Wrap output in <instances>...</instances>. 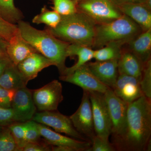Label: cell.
I'll return each mask as SVG.
<instances>
[{
  "mask_svg": "<svg viewBox=\"0 0 151 151\" xmlns=\"http://www.w3.org/2000/svg\"><path fill=\"white\" fill-rule=\"evenodd\" d=\"M151 100L143 95L128 104L124 132L111 143L117 151H151Z\"/></svg>",
  "mask_w": 151,
  "mask_h": 151,
  "instance_id": "cell-1",
  "label": "cell"
},
{
  "mask_svg": "<svg viewBox=\"0 0 151 151\" xmlns=\"http://www.w3.org/2000/svg\"><path fill=\"white\" fill-rule=\"evenodd\" d=\"M17 24L24 39L38 52L54 63L61 75L66 67L67 50L70 44L55 37L46 29H37L22 20Z\"/></svg>",
  "mask_w": 151,
  "mask_h": 151,
  "instance_id": "cell-2",
  "label": "cell"
},
{
  "mask_svg": "<svg viewBox=\"0 0 151 151\" xmlns=\"http://www.w3.org/2000/svg\"><path fill=\"white\" fill-rule=\"evenodd\" d=\"M96 24L86 15L76 12L69 15L61 16L60 22L56 27H46L45 29L65 42L92 48Z\"/></svg>",
  "mask_w": 151,
  "mask_h": 151,
  "instance_id": "cell-3",
  "label": "cell"
},
{
  "mask_svg": "<svg viewBox=\"0 0 151 151\" xmlns=\"http://www.w3.org/2000/svg\"><path fill=\"white\" fill-rule=\"evenodd\" d=\"M143 32L136 23L125 15L110 22L96 24L92 48H102L112 42L126 44Z\"/></svg>",
  "mask_w": 151,
  "mask_h": 151,
  "instance_id": "cell-4",
  "label": "cell"
},
{
  "mask_svg": "<svg viewBox=\"0 0 151 151\" xmlns=\"http://www.w3.org/2000/svg\"><path fill=\"white\" fill-rule=\"evenodd\" d=\"M77 12L84 14L97 24L110 22L123 15L111 0H78Z\"/></svg>",
  "mask_w": 151,
  "mask_h": 151,
  "instance_id": "cell-5",
  "label": "cell"
},
{
  "mask_svg": "<svg viewBox=\"0 0 151 151\" xmlns=\"http://www.w3.org/2000/svg\"><path fill=\"white\" fill-rule=\"evenodd\" d=\"M95 134L105 140H109L112 123L104 93L89 91Z\"/></svg>",
  "mask_w": 151,
  "mask_h": 151,
  "instance_id": "cell-6",
  "label": "cell"
},
{
  "mask_svg": "<svg viewBox=\"0 0 151 151\" xmlns=\"http://www.w3.org/2000/svg\"><path fill=\"white\" fill-rule=\"evenodd\" d=\"M32 120L39 124L52 127L57 132L64 133L79 140L90 142L76 131L69 117L57 111L36 113Z\"/></svg>",
  "mask_w": 151,
  "mask_h": 151,
  "instance_id": "cell-7",
  "label": "cell"
},
{
  "mask_svg": "<svg viewBox=\"0 0 151 151\" xmlns=\"http://www.w3.org/2000/svg\"><path fill=\"white\" fill-rule=\"evenodd\" d=\"M32 94L36 107L40 111H57L63 100L62 84L57 80L32 90Z\"/></svg>",
  "mask_w": 151,
  "mask_h": 151,
  "instance_id": "cell-8",
  "label": "cell"
},
{
  "mask_svg": "<svg viewBox=\"0 0 151 151\" xmlns=\"http://www.w3.org/2000/svg\"><path fill=\"white\" fill-rule=\"evenodd\" d=\"M69 118L76 131L91 142L96 134L88 91L83 90L81 104L77 111Z\"/></svg>",
  "mask_w": 151,
  "mask_h": 151,
  "instance_id": "cell-9",
  "label": "cell"
},
{
  "mask_svg": "<svg viewBox=\"0 0 151 151\" xmlns=\"http://www.w3.org/2000/svg\"><path fill=\"white\" fill-rule=\"evenodd\" d=\"M111 123V138L116 137L124 132L127 122L128 104L116 96L111 88L104 93Z\"/></svg>",
  "mask_w": 151,
  "mask_h": 151,
  "instance_id": "cell-10",
  "label": "cell"
},
{
  "mask_svg": "<svg viewBox=\"0 0 151 151\" xmlns=\"http://www.w3.org/2000/svg\"><path fill=\"white\" fill-rule=\"evenodd\" d=\"M59 78L61 81L75 84L88 92L94 91L105 93L110 88L97 78L86 64L70 74L60 76Z\"/></svg>",
  "mask_w": 151,
  "mask_h": 151,
  "instance_id": "cell-11",
  "label": "cell"
},
{
  "mask_svg": "<svg viewBox=\"0 0 151 151\" xmlns=\"http://www.w3.org/2000/svg\"><path fill=\"white\" fill-rule=\"evenodd\" d=\"M11 108L17 122H25L31 120L37 110L33 100L32 90L26 87L17 90Z\"/></svg>",
  "mask_w": 151,
  "mask_h": 151,
  "instance_id": "cell-12",
  "label": "cell"
},
{
  "mask_svg": "<svg viewBox=\"0 0 151 151\" xmlns=\"http://www.w3.org/2000/svg\"><path fill=\"white\" fill-rule=\"evenodd\" d=\"M140 80L124 74H119L112 90L116 96L128 103H132L143 96Z\"/></svg>",
  "mask_w": 151,
  "mask_h": 151,
  "instance_id": "cell-13",
  "label": "cell"
},
{
  "mask_svg": "<svg viewBox=\"0 0 151 151\" xmlns=\"http://www.w3.org/2000/svg\"><path fill=\"white\" fill-rule=\"evenodd\" d=\"M37 124L41 137H42L45 142L50 145L68 146L74 148L77 151H89L91 146V142L79 140L63 136L43 124Z\"/></svg>",
  "mask_w": 151,
  "mask_h": 151,
  "instance_id": "cell-14",
  "label": "cell"
},
{
  "mask_svg": "<svg viewBox=\"0 0 151 151\" xmlns=\"http://www.w3.org/2000/svg\"><path fill=\"white\" fill-rule=\"evenodd\" d=\"M55 65L54 63L38 52H33L17 65L26 83L35 78L44 68Z\"/></svg>",
  "mask_w": 151,
  "mask_h": 151,
  "instance_id": "cell-15",
  "label": "cell"
},
{
  "mask_svg": "<svg viewBox=\"0 0 151 151\" xmlns=\"http://www.w3.org/2000/svg\"><path fill=\"white\" fill-rule=\"evenodd\" d=\"M119 60L106 61L88 62L86 63L91 72L106 86L113 88L119 76L118 63Z\"/></svg>",
  "mask_w": 151,
  "mask_h": 151,
  "instance_id": "cell-16",
  "label": "cell"
},
{
  "mask_svg": "<svg viewBox=\"0 0 151 151\" xmlns=\"http://www.w3.org/2000/svg\"><path fill=\"white\" fill-rule=\"evenodd\" d=\"M123 46L127 47V48L123 47L134 55L145 65L151 60V28L143 32Z\"/></svg>",
  "mask_w": 151,
  "mask_h": 151,
  "instance_id": "cell-17",
  "label": "cell"
},
{
  "mask_svg": "<svg viewBox=\"0 0 151 151\" xmlns=\"http://www.w3.org/2000/svg\"><path fill=\"white\" fill-rule=\"evenodd\" d=\"M123 14L132 19L143 32L151 28V10L142 4H126L117 6Z\"/></svg>",
  "mask_w": 151,
  "mask_h": 151,
  "instance_id": "cell-18",
  "label": "cell"
},
{
  "mask_svg": "<svg viewBox=\"0 0 151 151\" xmlns=\"http://www.w3.org/2000/svg\"><path fill=\"white\" fill-rule=\"evenodd\" d=\"M37 52L22 37L19 30L11 39L7 47V52L12 63L17 65L33 52Z\"/></svg>",
  "mask_w": 151,
  "mask_h": 151,
  "instance_id": "cell-19",
  "label": "cell"
},
{
  "mask_svg": "<svg viewBox=\"0 0 151 151\" xmlns=\"http://www.w3.org/2000/svg\"><path fill=\"white\" fill-rule=\"evenodd\" d=\"M144 66L134 55L122 47V55L118 60L119 74H126L140 80Z\"/></svg>",
  "mask_w": 151,
  "mask_h": 151,
  "instance_id": "cell-20",
  "label": "cell"
},
{
  "mask_svg": "<svg viewBox=\"0 0 151 151\" xmlns=\"http://www.w3.org/2000/svg\"><path fill=\"white\" fill-rule=\"evenodd\" d=\"M94 50L89 47L70 44L68 47L67 55L68 57L76 56L78 58L77 62L73 66L66 67L60 76L70 74L78 68L85 65L94 58Z\"/></svg>",
  "mask_w": 151,
  "mask_h": 151,
  "instance_id": "cell-21",
  "label": "cell"
},
{
  "mask_svg": "<svg viewBox=\"0 0 151 151\" xmlns=\"http://www.w3.org/2000/svg\"><path fill=\"white\" fill-rule=\"evenodd\" d=\"M27 84L17 67L12 63L0 76V86L5 89L17 90L26 87Z\"/></svg>",
  "mask_w": 151,
  "mask_h": 151,
  "instance_id": "cell-22",
  "label": "cell"
},
{
  "mask_svg": "<svg viewBox=\"0 0 151 151\" xmlns=\"http://www.w3.org/2000/svg\"><path fill=\"white\" fill-rule=\"evenodd\" d=\"M123 45L122 43L112 42L102 48L94 50L93 58L97 61L119 60L122 55Z\"/></svg>",
  "mask_w": 151,
  "mask_h": 151,
  "instance_id": "cell-23",
  "label": "cell"
},
{
  "mask_svg": "<svg viewBox=\"0 0 151 151\" xmlns=\"http://www.w3.org/2000/svg\"><path fill=\"white\" fill-rule=\"evenodd\" d=\"M14 0H0V15L6 21L16 24L24 16L21 11L15 6Z\"/></svg>",
  "mask_w": 151,
  "mask_h": 151,
  "instance_id": "cell-24",
  "label": "cell"
},
{
  "mask_svg": "<svg viewBox=\"0 0 151 151\" xmlns=\"http://www.w3.org/2000/svg\"><path fill=\"white\" fill-rule=\"evenodd\" d=\"M61 16L54 10H50L44 6L41 9L40 13L35 16L32 19L33 23L40 24H43L46 27L55 28L59 23Z\"/></svg>",
  "mask_w": 151,
  "mask_h": 151,
  "instance_id": "cell-25",
  "label": "cell"
},
{
  "mask_svg": "<svg viewBox=\"0 0 151 151\" xmlns=\"http://www.w3.org/2000/svg\"><path fill=\"white\" fill-rule=\"evenodd\" d=\"M26 126V122H15L8 127L16 143L19 151H22L27 144L25 137Z\"/></svg>",
  "mask_w": 151,
  "mask_h": 151,
  "instance_id": "cell-26",
  "label": "cell"
},
{
  "mask_svg": "<svg viewBox=\"0 0 151 151\" xmlns=\"http://www.w3.org/2000/svg\"><path fill=\"white\" fill-rule=\"evenodd\" d=\"M53 6L51 8L61 16H67L77 12L76 2L74 0H49Z\"/></svg>",
  "mask_w": 151,
  "mask_h": 151,
  "instance_id": "cell-27",
  "label": "cell"
},
{
  "mask_svg": "<svg viewBox=\"0 0 151 151\" xmlns=\"http://www.w3.org/2000/svg\"><path fill=\"white\" fill-rule=\"evenodd\" d=\"M139 84L143 95L151 100V60L144 65Z\"/></svg>",
  "mask_w": 151,
  "mask_h": 151,
  "instance_id": "cell-28",
  "label": "cell"
},
{
  "mask_svg": "<svg viewBox=\"0 0 151 151\" xmlns=\"http://www.w3.org/2000/svg\"><path fill=\"white\" fill-rule=\"evenodd\" d=\"M17 151V146L8 127L0 131V151Z\"/></svg>",
  "mask_w": 151,
  "mask_h": 151,
  "instance_id": "cell-29",
  "label": "cell"
},
{
  "mask_svg": "<svg viewBox=\"0 0 151 151\" xmlns=\"http://www.w3.org/2000/svg\"><path fill=\"white\" fill-rule=\"evenodd\" d=\"M18 31L17 24L9 22L0 15V38L9 42Z\"/></svg>",
  "mask_w": 151,
  "mask_h": 151,
  "instance_id": "cell-30",
  "label": "cell"
},
{
  "mask_svg": "<svg viewBox=\"0 0 151 151\" xmlns=\"http://www.w3.org/2000/svg\"><path fill=\"white\" fill-rule=\"evenodd\" d=\"M25 137L27 142H40L41 135L38 127L37 123L35 121L26 122Z\"/></svg>",
  "mask_w": 151,
  "mask_h": 151,
  "instance_id": "cell-31",
  "label": "cell"
},
{
  "mask_svg": "<svg viewBox=\"0 0 151 151\" xmlns=\"http://www.w3.org/2000/svg\"><path fill=\"white\" fill-rule=\"evenodd\" d=\"M109 140H105L95 135L91 142L89 151H116Z\"/></svg>",
  "mask_w": 151,
  "mask_h": 151,
  "instance_id": "cell-32",
  "label": "cell"
},
{
  "mask_svg": "<svg viewBox=\"0 0 151 151\" xmlns=\"http://www.w3.org/2000/svg\"><path fill=\"white\" fill-rule=\"evenodd\" d=\"M17 122L12 108L0 107V126H8Z\"/></svg>",
  "mask_w": 151,
  "mask_h": 151,
  "instance_id": "cell-33",
  "label": "cell"
},
{
  "mask_svg": "<svg viewBox=\"0 0 151 151\" xmlns=\"http://www.w3.org/2000/svg\"><path fill=\"white\" fill-rule=\"evenodd\" d=\"M16 90L5 89L0 86V107L10 108Z\"/></svg>",
  "mask_w": 151,
  "mask_h": 151,
  "instance_id": "cell-34",
  "label": "cell"
},
{
  "mask_svg": "<svg viewBox=\"0 0 151 151\" xmlns=\"http://www.w3.org/2000/svg\"><path fill=\"white\" fill-rule=\"evenodd\" d=\"M49 145H50L46 143H27L23 149L22 151H51V147H50Z\"/></svg>",
  "mask_w": 151,
  "mask_h": 151,
  "instance_id": "cell-35",
  "label": "cell"
},
{
  "mask_svg": "<svg viewBox=\"0 0 151 151\" xmlns=\"http://www.w3.org/2000/svg\"><path fill=\"white\" fill-rule=\"evenodd\" d=\"M8 42L0 38V59L10 60L7 52V47Z\"/></svg>",
  "mask_w": 151,
  "mask_h": 151,
  "instance_id": "cell-36",
  "label": "cell"
},
{
  "mask_svg": "<svg viewBox=\"0 0 151 151\" xmlns=\"http://www.w3.org/2000/svg\"><path fill=\"white\" fill-rule=\"evenodd\" d=\"M112 2L116 6L126 4H143L146 0H111Z\"/></svg>",
  "mask_w": 151,
  "mask_h": 151,
  "instance_id": "cell-37",
  "label": "cell"
},
{
  "mask_svg": "<svg viewBox=\"0 0 151 151\" xmlns=\"http://www.w3.org/2000/svg\"><path fill=\"white\" fill-rule=\"evenodd\" d=\"M51 151H77L76 149L68 146H51Z\"/></svg>",
  "mask_w": 151,
  "mask_h": 151,
  "instance_id": "cell-38",
  "label": "cell"
},
{
  "mask_svg": "<svg viewBox=\"0 0 151 151\" xmlns=\"http://www.w3.org/2000/svg\"><path fill=\"white\" fill-rule=\"evenodd\" d=\"M12 63L10 60L0 59V76L2 74L7 67Z\"/></svg>",
  "mask_w": 151,
  "mask_h": 151,
  "instance_id": "cell-39",
  "label": "cell"
},
{
  "mask_svg": "<svg viewBox=\"0 0 151 151\" xmlns=\"http://www.w3.org/2000/svg\"><path fill=\"white\" fill-rule=\"evenodd\" d=\"M74 1H75L76 2H77V1H78V0H74Z\"/></svg>",
  "mask_w": 151,
  "mask_h": 151,
  "instance_id": "cell-40",
  "label": "cell"
}]
</instances>
